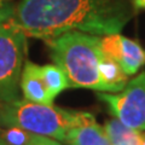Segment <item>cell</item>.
<instances>
[{"instance_id": "7c38bea8", "label": "cell", "mask_w": 145, "mask_h": 145, "mask_svg": "<svg viewBox=\"0 0 145 145\" xmlns=\"http://www.w3.org/2000/svg\"><path fill=\"white\" fill-rule=\"evenodd\" d=\"M34 134L16 126H4L0 133V139L5 145H27Z\"/></svg>"}, {"instance_id": "9c48e42d", "label": "cell", "mask_w": 145, "mask_h": 145, "mask_svg": "<svg viewBox=\"0 0 145 145\" xmlns=\"http://www.w3.org/2000/svg\"><path fill=\"white\" fill-rule=\"evenodd\" d=\"M99 72L102 80L106 85L109 93L120 92L128 82V76L121 69V67L104 53L99 62Z\"/></svg>"}, {"instance_id": "3957f363", "label": "cell", "mask_w": 145, "mask_h": 145, "mask_svg": "<svg viewBox=\"0 0 145 145\" xmlns=\"http://www.w3.org/2000/svg\"><path fill=\"white\" fill-rule=\"evenodd\" d=\"M80 110H67L46 104L17 98L0 104V119L4 126H16L35 135L64 142L67 132L75 123Z\"/></svg>"}, {"instance_id": "2e32d148", "label": "cell", "mask_w": 145, "mask_h": 145, "mask_svg": "<svg viewBox=\"0 0 145 145\" xmlns=\"http://www.w3.org/2000/svg\"><path fill=\"white\" fill-rule=\"evenodd\" d=\"M140 144L145 145V132L144 133H140Z\"/></svg>"}, {"instance_id": "9a60e30c", "label": "cell", "mask_w": 145, "mask_h": 145, "mask_svg": "<svg viewBox=\"0 0 145 145\" xmlns=\"http://www.w3.org/2000/svg\"><path fill=\"white\" fill-rule=\"evenodd\" d=\"M8 5V3L7 1H5V0H0V10H3L5 6H7Z\"/></svg>"}, {"instance_id": "e0dca14e", "label": "cell", "mask_w": 145, "mask_h": 145, "mask_svg": "<svg viewBox=\"0 0 145 145\" xmlns=\"http://www.w3.org/2000/svg\"><path fill=\"white\" fill-rule=\"evenodd\" d=\"M3 127H4V123H3L1 119H0V133H1V129H3Z\"/></svg>"}, {"instance_id": "8992f818", "label": "cell", "mask_w": 145, "mask_h": 145, "mask_svg": "<svg viewBox=\"0 0 145 145\" xmlns=\"http://www.w3.org/2000/svg\"><path fill=\"white\" fill-rule=\"evenodd\" d=\"M98 42L102 52L114 59L127 76L137 74L145 64V51L143 47L137 41L120 33L98 36Z\"/></svg>"}, {"instance_id": "7a4b0ae2", "label": "cell", "mask_w": 145, "mask_h": 145, "mask_svg": "<svg viewBox=\"0 0 145 145\" xmlns=\"http://www.w3.org/2000/svg\"><path fill=\"white\" fill-rule=\"evenodd\" d=\"M45 42L50 48L53 64L65 74L69 87L109 92L99 72L103 52L97 35L70 30Z\"/></svg>"}, {"instance_id": "277c9868", "label": "cell", "mask_w": 145, "mask_h": 145, "mask_svg": "<svg viewBox=\"0 0 145 145\" xmlns=\"http://www.w3.org/2000/svg\"><path fill=\"white\" fill-rule=\"evenodd\" d=\"M27 52V35L13 17V6L0 10V104L15 101Z\"/></svg>"}, {"instance_id": "30bf717a", "label": "cell", "mask_w": 145, "mask_h": 145, "mask_svg": "<svg viewBox=\"0 0 145 145\" xmlns=\"http://www.w3.org/2000/svg\"><path fill=\"white\" fill-rule=\"evenodd\" d=\"M104 129L111 145H142L140 144V131L127 127L116 119L105 122Z\"/></svg>"}, {"instance_id": "8fae6325", "label": "cell", "mask_w": 145, "mask_h": 145, "mask_svg": "<svg viewBox=\"0 0 145 145\" xmlns=\"http://www.w3.org/2000/svg\"><path fill=\"white\" fill-rule=\"evenodd\" d=\"M40 76L44 81L50 98L54 101L58 94L65 88H69V82L65 74L59 67L56 64H45L39 65Z\"/></svg>"}, {"instance_id": "4fadbf2b", "label": "cell", "mask_w": 145, "mask_h": 145, "mask_svg": "<svg viewBox=\"0 0 145 145\" xmlns=\"http://www.w3.org/2000/svg\"><path fill=\"white\" fill-rule=\"evenodd\" d=\"M27 145H62L58 140L42 137V135H33V138L30 139V142Z\"/></svg>"}, {"instance_id": "ba28073f", "label": "cell", "mask_w": 145, "mask_h": 145, "mask_svg": "<svg viewBox=\"0 0 145 145\" xmlns=\"http://www.w3.org/2000/svg\"><path fill=\"white\" fill-rule=\"evenodd\" d=\"M20 87L25 101L52 105L53 101L48 96L44 81L40 76L39 65L30 61H25L21 74Z\"/></svg>"}, {"instance_id": "5bb4252c", "label": "cell", "mask_w": 145, "mask_h": 145, "mask_svg": "<svg viewBox=\"0 0 145 145\" xmlns=\"http://www.w3.org/2000/svg\"><path fill=\"white\" fill-rule=\"evenodd\" d=\"M134 7H137V8H145V0H142V1L137 3L134 5Z\"/></svg>"}, {"instance_id": "5b68a950", "label": "cell", "mask_w": 145, "mask_h": 145, "mask_svg": "<svg viewBox=\"0 0 145 145\" xmlns=\"http://www.w3.org/2000/svg\"><path fill=\"white\" fill-rule=\"evenodd\" d=\"M98 98L116 120L133 129L145 131V71L129 80L120 92H99Z\"/></svg>"}, {"instance_id": "ac0fdd59", "label": "cell", "mask_w": 145, "mask_h": 145, "mask_svg": "<svg viewBox=\"0 0 145 145\" xmlns=\"http://www.w3.org/2000/svg\"><path fill=\"white\" fill-rule=\"evenodd\" d=\"M139 1H142V0H133V4L135 5V4H137V3H139Z\"/></svg>"}, {"instance_id": "6da1fadb", "label": "cell", "mask_w": 145, "mask_h": 145, "mask_svg": "<svg viewBox=\"0 0 145 145\" xmlns=\"http://www.w3.org/2000/svg\"><path fill=\"white\" fill-rule=\"evenodd\" d=\"M125 0H22L13 17L27 38L48 40L70 30L119 34L131 20Z\"/></svg>"}, {"instance_id": "ffe728a7", "label": "cell", "mask_w": 145, "mask_h": 145, "mask_svg": "<svg viewBox=\"0 0 145 145\" xmlns=\"http://www.w3.org/2000/svg\"><path fill=\"white\" fill-rule=\"evenodd\" d=\"M5 1H10V0H5Z\"/></svg>"}, {"instance_id": "d6986e66", "label": "cell", "mask_w": 145, "mask_h": 145, "mask_svg": "<svg viewBox=\"0 0 145 145\" xmlns=\"http://www.w3.org/2000/svg\"><path fill=\"white\" fill-rule=\"evenodd\" d=\"M0 145H5V143H4V142H3V140H1V139H0Z\"/></svg>"}, {"instance_id": "52a82bcc", "label": "cell", "mask_w": 145, "mask_h": 145, "mask_svg": "<svg viewBox=\"0 0 145 145\" xmlns=\"http://www.w3.org/2000/svg\"><path fill=\"white\" fill-rule=\"evenodd\" d=\"M68 145H111L104 127L99 126L92 114L80 111L79 117L67 132Z\"/></svg>"}]
</instances>
